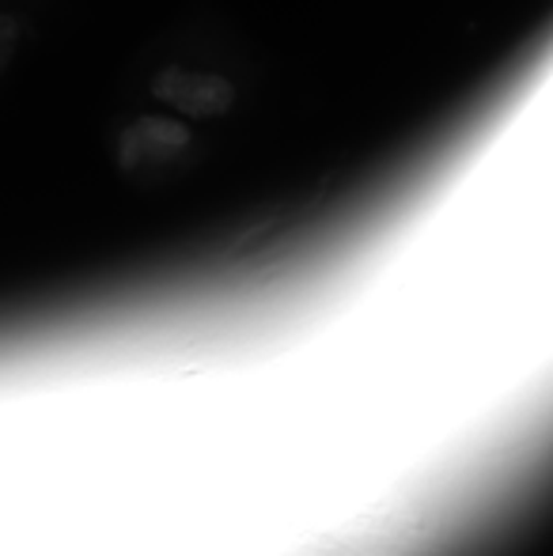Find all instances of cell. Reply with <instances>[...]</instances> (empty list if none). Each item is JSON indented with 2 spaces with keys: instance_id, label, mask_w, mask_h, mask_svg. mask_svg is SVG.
<instances>
[{
  "instance_id": "obj_1",
  "label": "cell",
  "mask_w": 553,
  "mask_h": 556,
  "mask_svg": "<svg viewBox=\"0 0 553 556\" xmlns=\"http://www.w3.org/2000/svg\"><path fill=\"white\" fill-rule=\"evenodd\" d=\"M186 132L163 122H144L137 132H129L122 144V163L134 170H144L148 163H163L167 155H183Z\"/></svg>"
},
{
  "instance_id": "obj_2",
  "label": "cell",
  "mask_w": 553,
  "mask_h": 556,
  "mask_svg": "<svg viewBox=\"0 0 553 556\" xmlns=\"http://www.w3.org/2000/svg\"><path fill=\"white\" fill-rule=\"evenodd\" d=\"M23 46V30H20V20L8 12H0V73L12 65L15 50Z\"/></svg>"
}]
</instances>
